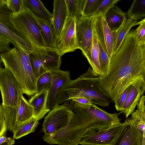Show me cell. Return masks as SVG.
<instances>
[{"instance_id":"6da1fadb","label":"cell","mask_w":145,"mask_h":145,"mask_svg":"<svg viewBox=\"0 0 145 145\" xmlns=\"http://www.w3.org/2000/svg\"><path fill=\"white\" fill-rule=\"evenodd\" d=\"M140 76L145 78V42H139L135 29H132L112 56L108 69L98 76L99 81L114 102Z\"/></svg>"},{"instance_id":"7a4b0ae2","label":"cell","mask_w":145,"mask_h":145,"mask_svg":"<svg viewBox=\"0 0 145 145\" xmlns=\"http://www.w3.org/2000/svg\"><path fill=\"white\" fill-rule=\"evenodd\" d=\"M64 103L74 114L67 126L50 135L53 144L78 145L89 132L107 129L121 123L119 113H108L93 104L83 107Z\"/></svg>"},{"instance_id":"3957f363","label":"cell","mask_w":145,"mask_h":145,"mask_svg":"<svg viewBox=\"0 0 145 145\" xmlns=\"http://www.w3.org/2000/svg\"><path fill=\"white\" fill-rule=\"evenodd\" d=\"M98 76L89 67L86 72L63 85L58 93V105L79 97L87 98L95 105L107 107L111 101L103 89Z\"/></svg>"},{"instance_id":"277c9868","label":"cell","mask_w":145,"mask_h":145,"mask_svg":"<svg viewBox=\"0 0 145 145\" xmlns=\"http://www.w3.org/2000/svg\"><path fill=\"white\" fill-rule=\"evenodd\" d=\"M1 58L5 68L14 76L23 94L31 97L37 93V80L31 66L29 54L14 47L2 54Z\"/></svg>"},{"instance_id":"5b68a950","label":"cell","mask_w":145,"mask_h":145,"mask_svg":"<svg viewBox=\"0 0 145 145\" xmlns=\"http://www.w3.org/2000/svg\"><path fill=\"white\" fill-rule=\"evenodd\" d=\"M0 90L2 99V111L7 129L13 132L16 126L19 97L22 92L14 76L5 68L0 69Z\"/></svg>"},{"instance_id":"8992f818","label":"cell","mask_w":145,"mask_h":145,"mask_svg":"<svg viewBox=\"0 0 145 145\" xmlns=\"http://www.w3.org/2000/svg\"><path fill=\"white\" fill-rule=\"evenodd\" d=\"M11 19L15 29L35 49L46 48L36 18L26 8L12 13Z\"/></svg>"},{"instance_id":"52a82bcc","label":"cell","mask_w":145,"mask_h":145,"mask_svg":"<svg viewBox=\"0 0 145 145\" xmlns=\"http://www.w3.org/2000/svg\"><path fill=\"white\" fill-rule=\"evenodd\" d=\"M7 0H0V35L7 39L14 46L30 54L34 48L14 27L11 19L12 13L6 6Z\"/></svg>"},{"instance_id":"ba28073f","label":"cell","mask_w":145,"mask_h":145,"mask_svg":"<svg viewBox=\"0 0 145 145\" xmlns=\"http://www.w3.org/2000/svg\"><path fill=\"white\" fill-rule=\"evenodd\" d=\"M74 114L66 105H59L51 110L45 116L40 131L46 135L58 131L69 125Z\"/></svg>"},{"instance_id":"9c48e42d","label":"cell","mask_w":145,"mask_h":145,"mask_svg":"<svg viewBox=\"0 0 145 145\" xmlns=\"http://www.w3.org/2000/svg\"><path fill=\"white\" fill-rule=\"evenodd\" d=\"M130 118L122 123L107 129L89 132L82 139V145H112L120 133L129 123Z\"/></svg>"},{"instance_id":"30bf717a","label":"cell","mask_w":145,"mask_h":145,"mask_svg":"<svg viewBox=\"0 0 145 145\" xmlns=\"http://www.w3.org/2000/svg\"><path fill=\"white\" fill-rule=\"evenodd\" d=\"M94 17H83L76 22V34L78 49L89 63L93 39V19Z\"/></svg>"},{"instance_id":"8fae6325","label":"cell","mask_w":145,"mask_h":145,"mask_svg":"<svg viewBox=\"0 0 145 145\" xmlns=\"http://www.w3.org/2000/svg\"><path fill=\"white\" fill-rule=\"evenodd\" d=\"M76 22L68 16L56 41L58 53L62 56L65 54L78 49L76 34Z\"/></svg>"},{"instance_id":"7c38bea8","label":"cell","mask_w":145,"mask_h":145,"mask_svg":"<svg viewBox=\"0 0 145 145\" xmlns=\"http://www.w3.org/2000/svg\"><path fill=\"white\" fill-rule=\"evenodd\" d=\"M145 91V78L140 76L131 85L123 107L119 113H123L127 119L134 112Z\"/></svg>"},{"instance_id":"4fadbf2b","label":"cell","mask_w":145,"mask_h":145,"mask_svg":"<svg viewBox=\"0 0 145 145\" xmlns=\"http://www.w3.org/2000/svg\"><path fill=\"white\" fill-rule=\"evenodd\" d=\"M52 83L49 89L46 103L47 108L51 110L58 106L57 100L58 92L61 88L70 81V72L60 69L50 71Z\"/></svg>"},{"instance_id":"5bb4252c","label":"cell","mask_w":145,"mask_h":145,"mask_svg":"<svg viewBox=\"0 0 145 145\" xmlns=\"http://www.w3.org/2000/svg\"><path fill=\"white\" fill-rule=\"evenodd\" d=\"M130 118L129 122L112 145H142V133L138 128L135 121Z\"/></svg>"},{"instance_id":"9a60e30c","label":"cell","mask_w":145,"mask_h":145,"mask_svg":"<svg viewBox=\"0 0 145 145\" xmlns=\"http://www.w3.org/2000/svg\"><path fill=\"white\" fill-rule=\"evenodd\" d=\"M93 25V28L95 31L99 44V60L101 74H102L108 69L110 61L108 57L103 32L101 14L94 17Z\"/></svg>"},{"instance_id":"2e32d148","label":"cell","mask_w":145,"mask_h":145,"mask_svg":"<svg viewBox=\"0 0 145 145\" xmlns=\"http://www.w3.org/2000/svg\"><path fill=\"white\" fill-rule=\"evenodd\" d=\"M52 14V24L57 40L68 16L65 0L54 1L53 12Z\"/></svg>"},{"instance_id":"e0dca14e","label":"cell","mask_w":145,"mask_h":145,"mask_svg":"<svg viewBox=\"0 0 145 145\" xmlns=\"http://www.w3.org/2000/svg\"><path fill=\"white\" fill-rule=\"evenodd\" d=\"M49 89H47L32 96L28 101L29 103L33 108L34 117L39 120L50 110L46 107V103Z\"/></svg>"},{"instance_id":"ac0fdd59","label":"cell","mask_w":145,"mask_h":145,"mask_svg":"<svg viewBox=\"0 0 145 145\" xmlns=\"http://www.w3.org/2000/svg\"><path fill=\"white\" fill-rule=\"evenodd\" d=\"M24 7L36 18L52 24V14L39 0H23Z\"/></svg>"},{"instance_id":"d6986e66","label":"cell","mask_w":145,"mask_h":145,"mask_svg":"<svg viewBox=\"0 0 145 145\" xmlns=\"http://www.w3.org/2000/svg\"><path fill=\"white\" fill-rule=\"evenodd\" d=\"M140 23V21L137 22L133 19L127 18L116 31L112 32L113 38L112 56L118 51L131 28L139 25Z\"/></svg>"},{"instance_id":"ffe728a7","label":"cell","mask_w":145,"mask_h":145,"mask_svg":"<svg viewBox=\"0 0 145 145\" xmlns=\"http://www.w3.org/2000/svg\"><path fill=\"white\" fill-rule=\"evenodd\" d=\"M127 19L124 12L116 5L110 8L105 15V19L112 32L116 31Z\"/></svg>"},{"instance_id":"44dd1931","label":"cell","mask_w":145,"mask_h":145,"mask_svg":"<svg viewBox=\"0 0 145 145\" xmlns=\"http://www.w3.org/2000/svg\"><path fill=\"white\" fill-rule=\"evenodd\" d=\"M21 92L19 95L17 109L16 127L34 116L33 108Z\"/></svg>"},{"instance_id":"7402d4cb","label":"cell","mask_w":145,"mask_h":145,"mask_svg":"<svg viewBox=\"0 0 145 145\" xmlns=\"http://www.w3.org/2000/svg\"><path fill=\"white\" fill-rule=\"evenodd\" d=\"M36 19L39 25L41 35L46 48L57 49L56 38L52 24L42 20Z\"/></svg>"},{"instance_id":"603a6c76","label":"cell","mask_w":145,"mask_h":145,"mask_svg":"<svg viewBox=\"0 0 145 145\" xmlns=\"http://www.w3.org/2000/svg\"><path fill=\"white\" fill-rule=\"evenodd\" d=\"M61 57L58 53L57 49L45 48L43 61L44 67L48 71L60 69Z\"/></svg>"},{"instance_id":"cb8c5ba5","label":"cell","mask_w":145,"mask_h":145,"mask_svg":"<svg viewBox=\"0 0 145 145\" xmlns=\"http://www.w3.org/2000/svg\"><path fill=\"white\" fill-rule=\"evenodd\" d=\"M45 48H36L34 52L29 54L31 66L37 80L42 74L48 72L43 64Z\"/></svg>"},{"instance_id":"d4e9b609","label":"cell","mask_w":145,"mask_h":145,"mask_svg":"<svg viewBox=\"0 0 145 145\" xmlns=\"http://www.w3.org/2000/svg\"><path fill=\"white\" fill-rule=\"evenodd\" d=\"M39 120L33 116L17 125L13 131V138L18 139L35 131L38 125Z\"/></svg>"},{"instance_id":"484cf974","label":"cell","mask_w":145,"mask_h":145,"mask_svg":"<svg viewBox=\"0 0 145 145\" xmlns=\"http://www.w3.org/2000/svg\"><path fill=\"white\" fill-rule=\"evenodd\" d=\"M68 16L74 18L76 22L83 17L82 12L86 0H65Z\"/></svg>"},{"instance_id":"4316f807","label":"cell","mask_w":145,"mask_h":145,"mask_svg":"<svg viewBox=\"0 0 145 145\" xmlns=\"http://www.w3.org/2000/svg\"><path fill=\"white\" fill-rule=\"evenodd\" d=\"M145 96H142L137 104V109L132 113L131 118L136 122L138 129L142 133L145 131Z\"/></svg>"},{"instance_id":"83f0119b","label":"cell","mask_w":145,"mask_h":145,"mask_svg":"<svg viewBox=\"0 0 145 145\" xmlns=\"http://www.w3.org/2000/svg\"><path fill=\"white\" fill-rule=\"evenodd\" d=\"M93 39L89 63L91 68L99 76L102 74L99 60V48L95 31L93 28Z\"/></svg>"},{"instance_id":"f1b7e54d","label":"cell","mask_w":145,"mask_h":145,"mask_svg":"<svg viewBox=\"0 0 145 145\" xmlns=\"http://www.w3.org/2000/svg\"><path fill=\"white\" fill-rule=\"evenodd\" d=\"M127 18L137 21L145 16V0H134L126 13Z\"/></svg>"},{"instance_id":"f546056e","label":"cell","mask_w":145,"mask_h":145,"mask_svg":"<svg viewBox=\"0 0 145 145\" xmlns=\"http://www.w3.org/2000/svg\"><path fill=\"white\" fill-rule=\"evenodd\" d=\"M101 23L107 53L110 61L112 56L113 38L112 33L105 21V15L101 14Z\"/></svg>"},{"instance_id":"4dcf8cb0","label":"cell","mask_w":145,"mask_h":145,"mask_svg":"<svg viewBox=\"0 0 145 145\" xmlns=\"http://www.w3.org/2000/svg\"><path fill=\"white\" fill-rule=\"evenodd\" d=\"M52 83V77L50 71L47 72L40 76L36 82L37 93L49 89Z\"/></svg>"},{"instance_id":"1f68e13d","label":"cell","mask_w":145,"mask_h":145,"mask_svg":"<svg viewBox=\"0 0 145 145\" xmlns=\"http://www.w3.org/2000/svg\"><path fill=\"white\" fill-rule=\"evenodd\" d=\"M102 0H86L82 12L83 17H93Z\"/></svg>"},{"instance_id":"d6a6232c","label":"cell","mask_w":145,"mask_h":145,"mask_svg":"<svg viewBox=\"0 0 145 145\" xmlns=\"http://www.w3.org/2000/svg\"><path fill=\"white\" fill-rule=\"evenodd\" d=\"M120 0H102L97 9L93 15L94 17L101 14L105 15L107 11Z\"/></svg>"},{"instance_id":"836d02e7","label":"cell","mask_w":145,"mask_h":145,"mask_svg":"<svg viewBox=\"0 0 145 145\" xmlns=\"http://www.w3.org/2000/svg\"><path fill=\"white\" fill-rule=\"evenodd\" d=\"M6 6L12 13L19 12L24 8L23 0H7Z\"/></svg>"},{"instance_id":"e575fe53","label":"cell","mask_w":145,"mask_h":145,"mask_svg":"<svg viewBox=\"0 0 145 145\" xmlns=\"http://www.w3.org/2000/svg\"><path fill=\"white\" fill-rule=\"evenodd\" d=\"M10 42L5 37L0 35V69L3 65L1 55L10 51L12 48Z\"/></svg>"},{"instance_id":"d590c367","label":"cell","mask_w":145,"mask_h":145,"mask_svg":"<svg viewBox=\"0 0 145 145\" xmlns=\"http://www.w3.org/2000/svg\"><path fill=\"white\" fill-rule=\"evenodd\" d=\"M131 86L126 88L115 101V106L117 111H120L122 109Z\"/></svg>"},{"instance_id":"8d00e7d4","label":"cell","mask_w":145,"mask_h":145,"mask_svg":"<svg viewBox=\"0 0 145 145\" xmlns=\"http://www.w3.org/2000/svg\"><path fill=\"white\" fill-rule=\"evenodd\" d=\"M65 102L73 105L83 107H86L93 104L90 100L82 97L73 98Z\"/></svg>"},{"instance_id":"74e56055","label":"cell","mask_w":145,"mask_h":145,"mask_svg":"<svg viewBox=\"0 0 145 145\" xmlns=\"http://www.w3.org/2000/svg\"><path fill=\"white\" fill-rule=\"evenodd\" d=\"M139 26L135 29L139 42H145V18L140 21Z\"/></svg>"},{"instance_id":"f35d334b","label":"cell","mask_w":145,"mask_h":145,"mask_svg":"<svg viewBox=\"0 0 145 145\" xmlns=\"http://www.w3.org/2000/svg\"><path fill=\"white\" fill-rule=\"evenodd\" d=\"M7 128L5 119L3 113L1 106L0 104V137L5 136L6 134Z\"/></svg>"},{"instance_id":"ab89813d","label":"cell","mask_w":145,"mask_h":145,"mask_svg":"<svg viewBox=\"0 0 145 145\" xmlns=\"http://www.w3.org/2000/svg\"><path fill=\"white\" fill-rule=\"evenodd\" d=\"M15 142L13 138L7 137L5 135L0 137V145H12Z\"/></svg>"}]
</instances>
